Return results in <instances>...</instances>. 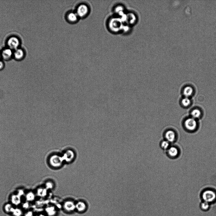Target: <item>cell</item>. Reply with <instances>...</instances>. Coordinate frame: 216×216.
<instances>
[{
  "mask_svg": "<svg viewBox=\"0 0 216 216\" xmlns=\"http://www.w3.org/2000/svg\"><path fill=\"white\" fill-rule=\"evenodd\" d=\"M89 11L88 6L85 4H82L78 6L76 12L79 17L83 18L88 14Z\"/></svg>",
  "mask_w": 216,
  "mask_h": 216,
  "instance_id": "2",
  "label": "cell"
},
{
  "mask_svg": "<svg viewBox=\"0 0 216 216\" xmlns=\"http://www.w3.org/2000/svg\"><path fill=\"white\" fill-rule=\"evenodd\" d=\"M185 125L188 130L193 131L195 129L197 126V121L193 118H189L186 120Z\"/></svg>",
  "mask_w": 216,
  "mask_h": 216,
  "instance_id": "5",
  "label": "cell"
},
{
  "mask_svg": "<svg viewBox=\"0 0 216 216\" xmlns=\"http://www.w3.org/2000/svg\"><path fill=\"white\" fill-rule=\"evenodd\" d=\"M201 115L200 111L198 109L193 110L191 113V116L194 119L199 117Z\"/></svg>",
  "mask_w": 216,
  "mask_h": 216,
  "instance_id": "13",
  "label": "cell"
},
{
  "mask_svg": "<svg viewBox=\"0 0 216 216\" xmlns=\"http://www.w3.org/2000/svg\"><path fill=\"white\" fill-rule=\"evenodd\" d=\"M74 153L71 150H69L66 152L62 157L64 161L69 162L71 161L74 158Z\"/></svg>",
  "mask_w": 216,
  "mask_h": 216,
  "instance_id": "6",
  "label": "cell"
},
{
  "mask_svg": "<svg viewBox=\"0 0 216 216\" xmlns=\"http://www.w3.org/2000/svg\"><path fill=\"white\" fill-rule=\"evenodd\" d=\"M1 55L3 59H4L5 60H8L12 56V50L9 48L6 49L3 51Z\"/></svg>",
  "mask_w": 216,
  "mask_h": 216,
  "instance_id": "9",
  "label": "cell"
},
{
  "mask_svg": "<svg viewBox=\"0 0 216 216\" xmlns=\"http://www.w3.org/2000/svg\"><path fill=\"white\" fill-rule=\"evenodd\" d=\"M67 17L69 22L74 23L78 20L79 17L76 12H71L68 14Z\"/></svg>",
  "mask_w": 216,
  "mask_h": 216,
  "instance_id": "7",
  "label": "cell"
},
{
  "mask_svg": "<svg viewBox=\"0 0 216 216\" xmlns=\"http://www.w3.org/2000/svg\"><path fill=\"white\" fill-rule=\"evenodd\" d=\"M169 155L172 157H175L178 154L179 151L175 147H171L168 150Z\"/></svg>",
  "mask_w": 216,
  "mask_h": 216,
  "instance_id": "11",
  "label": "cell"
},
{
  "mask_svg": "<svg viewBox=\"0 0 216 216\" xmlns=\"http://www.w3.org/2000/svg\"><path fill=\"white\" fill-rule=\"evenodd\" d=\"M14 57L17 60H20L22 59L24 57V51L21 49L17 48L15 50L14 53Z\"/></svg>",
  "mask_w": 216,
  "mask_h": 216,
  "instance_id": "10",
  "label": "cell"
},
{
  "mask_svg": "<svg viewBox=\"0 0 216 216\" xmlns=\"http://www.w3.org/2000/svg\"><path fill=\"white\" fill-rule=\"evenodd\" d=\"M9 48L11 50H16L18 48L20 45V41L18 38L15 37H10L8 41Z\"/></svg>",
  "mask_w": 216,
  "mask_h": 216,
  "instance_id": "3",
  "label": "cell"
},
{
  "mask_svg": "<svg viewBox=\"0 0 216 216\" xmlns=\"http://www.w3.org/2000/svg\"><path fill=\"white\" fill-rule=\"evenodd\" d=\"M216 197V195L214 191L207 190L204 191L202 194V197L205 202H211L214 201Z\"/></svg>",
  "mask_w": 216,
  "mask_h": 216,
  "instance_id": "1",
  "label": "cell"
},
{
  "mask_svg": "<svg viewBox=\"0 0 216 216\" xmlns=\"http://www.w3.org/2000/svg\"><path fill=\"white\" fill-rule=\"evenodd\" d=\"M161 146L164 149H166L169 147V142L166 141H163L161 143Z\"/></svg>",
  "mask_w": 216,
  "mask_h": 216,
  "instance_id": "15",
  "label": "cell"
},
{
  "mask_svg": "<svg viewBox=\"0 0 216 216\" xmlns=\"http://www.w3.org/2000/svg\"><path fill=\"white\" fill-rule=\"evenodd\" d=\"M64 160L62 157L57 155L52 156L50 159V162L51 165L54 167H58L62 165Z\"/></svg>",
  "mask_w": 216,
  "mask_h": 216,
  "instance_id": "4",
  "label": "cell"
},
{
  "mask_svg": "<svg viewBox=\"0 0 216 216\" xmlns=\"http://www.w3.org/2000/svg\"><path fill=\"white\" fill-rule=\"evenodd\" d=\"M193 92V90L191 87L187 86L184 88L183 90L184 95L186 97H188L192 95Z\"/></svg>",
  "mask_w": 216,
  "mask_h": 216,
  "instance_id": "12",
  "label": "cell"
},
{
  "mask_svg": "<svg viewBox=\"0 0 216 216\" xmlns=\"http://www.w3.org/2000/svg\"><path fill=\"white\" fill-rule=\"evenodd\" d=\"M165 137L167 141L170 142H173L175 140L176 135L173 131L169 130L166 132Z\"/></svg>",
  "mask_w": 216,
  "mask_h": 216,
  "instance_id": "8",
  "label": "cell"
},
{
  "mask_svg": "<svg viewBox=\"0 0 216 216\" xmlns=\"http://www.w3.org/2000/svg\"><path fill=\"white\" fill-rule=\"evenodd\" d=\"M182 104L185 107L189 106L190 103V100L188 97H186L182 100Z\"/></svg>",
  "mask_w": 216,
  "mask_h": 216,
  "instance_id": "14",
  "label": "cell"
},
{
  "mask_svg": "<svg viewBox=\"0 0 216 216\" xmlns=\"http://www.w3.org/2000/svg\"><path fill=\"white\" fill-rule=\"evenodd\" d=\"M209 207V205L208 203L204 202L201 204V207L203 209L206 210Z\"/></svg>",
  "mask_w": 216,
  "mask_h": 216,
  "instance_id": "16",
  "label": "cell"
},
{
  "mask_svg": "<svg viewBox=\"0 0 216 216\" xmlns=\"http://www.w3.org/2000/svg\"><path fill=\"white\" fill-rule=\"evenodd\" d=\"M3 67H4V64L2 61H0V70L2 69Z\"/></svg>",
  "mask_w": 216,
  "mask_h": 216,
  "instance_id": "17",
  "label": "cell"
},
{
  "mask_svg": "<svg viewBox=\"0 0 216 216\" xmlns=\"http://www.w3.org/2000/svg\"><path fill=\"white\" fill-rule=\"evenodd\" d=\"M1 53H0V58H1Z\"/></svg>",
  "mask_w": 216,
  "mask_h": 216,
  "instance_id": "18",
  "label": "cell"
}]
</instances>
